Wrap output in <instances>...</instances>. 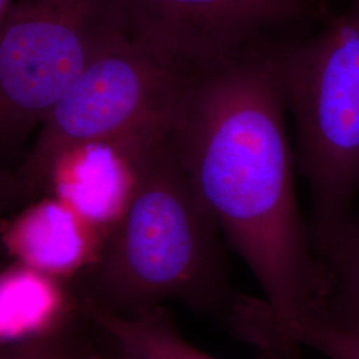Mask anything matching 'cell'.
Masks as SVG:
<instances>
[{"mask_svg":"<svg viewBox=\"0 0 359 359\" xmlns=\"http://www.w3.org/2000/svg\"><path fill=\"white\" fill-rule=\"evenodd\" d=\"M3 243L15 262L69 281L96 264L107 237L65 201L41 196L7 222Z\"/></svg>","mask_w":359,"mask_h":359,"instance_id":"cell-8","label":"cell"},{"mask_svg":"<svg viewBox=\"0 0 359 359\" xmlns=\"http://www.w3.org/2000/svg\"><path fill=\"white\" fill-rule=\"evenodd\" d=\"M15 0H0V18L7 13V10L11 7Z\"/></svg>","mask_w":359,"mask_h":359,"instance_id":"cell-14","label":"cell"},{"mask_svg":"<svg viewBox=\"0 0 359 359\" xmlns=\"http://www.w3.org/2000/svg\"><path fill=\"white\" fill-rule=\"evenodd\" d=\"M286 104L261 36L217 65H185L169 140L203 205L244 259L265 299L255 335L285 345L318 318L322 271L297 204Z\"/></svg>","mask_w":359,"mask_h":359,"instance_id":"cell-1","label":"cell"},{"mask_svg":"<svg viewBox=\"0 0 359 359\" xmlns=\"http://www.w3.org/2000/svg\"><path fill=\"white\" fill-rule=\"evenodd\" d=\"M130 36L126 0L13 1L0 18L1 154H18L77 77Z\"/></svg>","mask_w":359,"mask_h":359,"instance_id":"cell-5","label":"cell"},{"mask_svg":"<svg viewBox=\"0 0 359 359\" xmlns=\"http://www.w3.org/2000/svg\"><path fill=\"white\" fill-rule=\"evenodd\" d=\"M218 233L168 132L142 152L132 201L86 271L90 293L84 297L118 314L179 301L226 317L236 297L225 280Z\"/></svg>","mask_w":359,"mask_h":359,"instance_id":"cell-2","label":"cell"},{"mask_svg":"<svg viewBox=\"0 0 359 359\" xmlns=\"http://www.w3.org/2000/svg\"><path fill=\"white\" fill-rule=\"evenodd\" d=\"M130 34L181 65H217L238 56L276 27L322 22L320 0H126Z\"/></svg>","mask_w":359,"mask_h":359,"instance_id":"cell-6","label":"cell"},{"mask_svg":"<svg viewBox=\"0 0 359 359\" xmlns=\"http://www.w3.org/2000/svg\"><path fill=\"white\" fill-rule=\"evenodd\" d=\"M67 281L19 262L0 277L1 347L38 339L71 323L75 298Z\"/></svg>","mask_w":359,"mask_h":359,"instance_id":"cell-9","label":"cell"},{"mask_svg":"<svg viewBox=\"0 0 359 359\" xmlns=\"http://www.w3.org/2000/svg\"><path fill=\"white\" fill-rule=\"evenodd\" d=\"M168 132L68 149L53 164L43 196L65 201L108 240L132 201L142 152Z\"/></svg>","mask_w":359,"mask_h":359,"instance_id":"cell-7","label":"cell"},{"mask_svg":"<svg viewBox=\"0 0 359 359\" xmlns=\"http://www.w3.org/2000/svg\"><path fill=\"white\" fill-rule=\"evenodd\" d=\"M320 1L326 6H332V0H320Z\"/></svg>","mask_w":359,"mask_h":359,"instance_id":"cell-16","label":"cell"},{"mask_svg":"<svg viewBox=\"0 0 359 359\" xmlns=\"http://www.w3.org/2000/svg\"><path fill=\"white\" fill-rule=\"evenodd\" d=\"M184 83L185 65L127 39L53 104L25 160L3 176V200L11 205L38 200L56 160L74 147L167 132Z\"/></svg>","mask_w":359,"mask_h":359,"instance_id":"cell-4","label":"cell"},{"mask_svg":"<svg viewBox=\"0 0 359 359\" xmlns=\"http://www.w3.org/2000/svg\"><path fill=\"white\" fill-rule=\"evenodd\" d=\"M274 359H301L299 357V353L297 351H289V353H283V354H280V357L277 355Z\"/></svg>","mask_w":359,"mask_h":359,"instance_id":"cell-15","label":"cell"},{"mask_svg":"<svg viewBox=\"0 0 359 359\" xmlns=\"http://www.w3.org/2000/svg\"><path fill=\"white\" fill-rule=\"evenodd\" d=\"M290 344L310 347L329 359H359V334L341 330L318 318L299 325Z\"/></svg>","mask_w":359,"mask_h":359,"instance_id":"cell-12","label":"cell"},{"mask_svg":"<svg viewBox=\"0 0 359 359\" xmlns=\"http://www.w3.org/2000/svg\"><path fill=\"white\" fill-rule=\"evenodd\" d=\"M322 271L318 320L359 334V216L317 253Z\"/></svg>","mask_w":359,"mask_h":359,"instance_id":"cell-11","label":"cell"},{"mask_svg":"<svg viewBox=\"0 0 359 359\" xmlns=\"http://www.w3.org/2000/svg\"><path fill=\"white\" fill-rule=\"evenodd\" d=\"M305 38L270 40L286 108L297 127V167L311 192L316 255L351 219L359 191V0Z\"/></svg>","mask_w":359,"mask_h":359,"instance_id":"cell-3","label":"cell"},{"mask_svg":"<svg viewBox=\"0 0 359 359\" xmlns=\"http://www.w3.org/2000/svg\"><path fill=\"white\" fill-rule=\"evenodd\" d=\"M71 323L56 333L18 345L3 346L1 359H100L77 346Z\"/></svg>","mask_w":359,"mask_h":359,"instance_id":"cell-13","label":"cell"},{"mask_svg":"<svg viewBox=\"0 0 359 359\" xmlns=\"http://www.w3.org/2000/svg\"><path fill=\"white\" fill-rule=\"evenodd\" d=\"M80 311L108 338L103 359H216L185 341L163 306L118 314L83 297Z\"/></svg>","mask_w":359,"mask_h":359,"instance_id":"cell-10","label":"cell"}]
</instances>
